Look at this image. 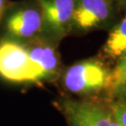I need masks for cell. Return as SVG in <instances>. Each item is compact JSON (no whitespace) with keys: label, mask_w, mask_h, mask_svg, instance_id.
I'll return each instance as SVG.
<instances>
[{"label":"cell","mask_w":126,"mask_h":126,"mask_svg":"<svg viewBox=\"0 0 126 126\" xmlns=\"http://www.w3.org/2000/svg\"><path fill=\"white\" fill-rule=\"evenodd\" d=\"M25 44L28 49L36 84L58 81L63 70L61 57L57 50L59 44L42 35Z\"/></svg>","instance_id":"obj_5"},{"label":"cell","mask_w":126,"mask_h":126,"mask_svg":"<svg viewBox=\"0 0 126 126\" xmlns=\"http://www.w3.org/2000/svg\"><path fill=\"white\" fill-rule=\"evenodd\" d=\"M126 77V52L116 60L111 67V84L107 97L112 99L119 90L120 85Z\"/></svg>","instance_id":"obj_9"},{"label":"cell","mask_w":126,"mask_h":126,"mask_svg":"<svg viewBox=\"0 0 126 126\" xmlns=\"http://www.w3.org/2000/svg\"><path fill=\"white\" fill-rule=\"evenodd\" d=\"M110 110L120 126H126V101L121 99H106Z\"/></svg>","instance_id":"obj_10"},{"label":"cell","mask_w":126,"mask_h":126,"mask_svg":"<svg viewBox=\"0 0 126 126\" xmlns=\"http://www.w3.org/2000/svg\"><path fill=\"white\" fill-rule=\"evenodd\" d=\"M9 7V2L7 0H0V15H3L7 8Z\"/></svg>","instance_id":"obj_12"},{"label":"cell","mask_w":126,"mask_h":126,"mask_svg":"<svg viewBox=\"0 0 126 126\" xmlns=\"http://www.w3.org/2000/svg\"><path fill=\"white\" fill-rule=\"evenodd\" d=\"M123 13L114 0H76L70 34L109 31Z\"/></svg>","instance_id":"obj_3"},{"label":"cell","mask_w":126,"mask_h":126,"mask_svg":"<svg viewBox=\"0 0 126 126\" xmlns=\"http://www.w3.org/2000/svg\"><path fill=\"white\" fill-rule=\"evenodd\" d=\"M0 77L14 84H36L25 43L8 37L0 40Z\"/></svg>","instance_id":"obj_4"},{"label":"cell","mask_w":126,"mask_h":126,"mask_svg":"<svg viewBox=\"0 0 126 126\" xmlns=\"http://www.w3.org/2000/svg\"><path fill=\"white\" fill-rule=\"evenodd\" d=\"M120 11L124 12L126 10V0H114Z\"/></svg>","instance_id":"obj_13"},{"label":"cell","mask_w":126,"mask_h":126,"mask_svg":"<svg viewBox=\"0 0 126 126\" xmlns=\"http://www.w3.org/2000/svg\"><path fill=\"white\" fill-rule=\"evenodd\" d=\"M43 15L39 2L14 7L5 20V29L8 38L26 43L41 34Z\"/></svg>","instance_id":"obj_7"},{"label":"cell","mask_w":126,"mask_h":126,"mask_svg":"<svg viewBox=\"0 0 126 126\" xmlns=\"http://www.w3.org/2000/svg\"><path fill=\"white\" fill-rule=\"evenodd\" d=\"M43 15L42 36L59 44L70 35L76 0H37Z\"/></svg>","instance_id":"obj_6"},{"label":"cell","mask_w":126,"mask_h":126,"mask_svg":"<svg viewBox=\"0 0 126 126\" xmlns=\"http://www.w3.org/2000/svg\"><path fill=\"white\" fill-rule=\"evenodd\" d=\"M111 67L100 56L63 68L58 81L68 94L82 99L107 98L111 84Z\"/></svg>","instance_id":"obj_1"},{"label":"cell","mask_w":126,"mask_h":126,"mask_svg":"<svg viewBox=\"0 0 126 126\" xmlns=\"http://www.w3.org/2000/svg\"><path fill=\"white\" fill-rule=\"evenodd\" d=\"M69 126H120L106 99L63 96L53 102Z\"/></svg>","instance_id":"obj_2"},{"label":"cell","mask_w":126,"mask_h":126,"mask_svg":"<svg viewBox=\"0 0 126 126\" xmlns=\"http://www.w3.org/2000/svg\"><path fill=\"white\" fill-rule=\"evenodd\" d=\"M112 99H121L126 101V77L124 79V81L120 85L119 90L117 91L116 94Z\"/></svg>","instance_id":"obj_11"},{"label":"cell","mask_w":126,"mask_h":126,"mask_svg":"<svg viewBox=\"0 0 126 126\" xmlns=\"http://www.w3.org/2000/svg\"><path fill=\"white\" fill-rule=\"evenodd\" d=\"M108 33L98 56L111 65L126 52V10Z\"/></svg>","instance_id":"obj_8"},{"label":"cell","mask_w":126,"mask_h":126,"mask_svg":"<svg viewBox=\"0 0 126 126\" xmlns=\"http://www.w3.org/2000/svg\"><path fill=\"white\" fill-rule=\"evenodd\" d=\"M2 15H0V20H1V18H2Z\"/></svg>","instance_id":"obj_14"}]
</instances>
